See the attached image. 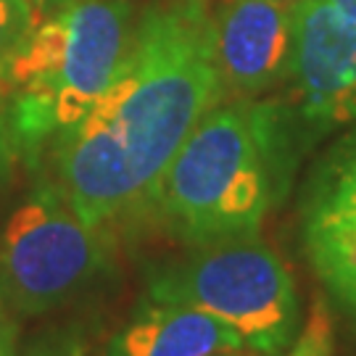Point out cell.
Segmentation results:
<instances>
[{"instance_id": "52a82bcc", "label": "cell", "mask_w": 356, "mask_h": 356, "mask_svg": "<svg viewBox=\"0 0 356 356\" xmlns=\"http://www.w3.org/2000/svg\"><path fill=\"white\" fill-rule=\"evenodd\" d=\"M211 19L225 101L261 98L288 79L293 6L280 0H222Z\"/></svg>"}, {"instance_id": "9a60e30c", "label": "cell", "mask_w": 356, "mask_h": 356, "mask_svg": "<svg viewBox=\"0 0 356 356\" xmlns=\"http://www.w3.org/2000/svg\"><path fill=\"white\" fill-rule=\"evenodd\" d=\"M29 3V8H32V13H35V22H40V19H45V16H51L56 8H61V6H66L69 0H26Z\"/></svg>"}, {"instance_id": "4fadbf2b", "label": "cell", "mask_w": 356, "mask_h": 356, "mask_svg": "<svg viewBox=\"0 0 356 356\" xmlns=\"http://www.w3.org/2000/svg\"><path fill=\"white\" fill-rule=\"evenodd\" d=\"M16 159H19V143H16V135H13L8 95H6V90L0 88V191L11 179Z\"/></svg>"}, {"instance_id": "ac0fdd59", "label": "cell", "mask_w": 356, "mask_h": 356, "mask_svg": "<svg viewBox=\"0 0 356 356\" xmlns=\"http://www.w3.org/2000/svg\"><path fill=\"white\" fill-rule=\"evenodd\" d=\"M327 3H332L335 8H341L343 13H348V16L356 19V0H327Z\"/></svg>"}, {"instance_id": "5b68a950", "label": "cell", "mask_w": 356, "mask_h": 356, "mask_svg": "<svg viewBox=\"0 0 356 356\" xmlns=\"http://www.w3.org/2000/svg\"><path fill=\"white\" fill-rule=\"evenodd\" d=\"M108 267L101 229L88 227L58 182H40L0 232V282L22 317L69 306Z\"/></svg>"}, {"instance_id": "8fae6325", "label": "cell", "mask_w": 356, "mask_h": 356, "mask_svg": "<svg viewBox=\"0 0 356 356\" xmlns=\"http://www.w3.org/2000/svg\"><path fill=\"white\" fill-rule=\"evenodd\" d=\"M285 356H332V322L325 301L312 306L306 327Z\"/></svg>"}, {"instance_id": "277c9868", "label": "cell", "mask_w": 356, "mask_h": 356, "mask_svg": "<svg viewBox=\"0 0 356 356\" xmlns=\"http://www.w3.org/2000/svg\"><path fill=\"white\" fill-rule=\"evenodd\" d=\"M145 296L227 322L259 356L280 354L301 322L291 269L259 235L195 245L177 261L148 269Z\"/></svg>"}, {"instance_id": "30bf717a", "label": "cell", "mask_w": 356, "mask_h": 356, "mask_svg": "<svg viewBox=\"0 0 356 356\" xmlns=\"http://www.w3.org/2000/svg\"><path fill=\"white\" fill-rule=\"evenodd\" d=\"M35 13L26 0H0V82L35 29Z\"/></svg>"}, {"instance_id": "3957f363", "label": "cell", "mask_w": 356, "mask_h": 356, "mask_svg": "<svg viewBox=\"0 0 356 356\" xmlns=\"http://www.w3.org/2000/svg\"><path fill=\"white\" fill-rule=\"evenodd\" d=\"M135 26L129 0H69L40 19L0 82L19 156H38L101 101L122 69Z\"/></svg>"}, {"instance_id": "2e32d148", "label": "cell", "mask_w": 356, "mask_h": 356, "mask_svg": "<svg viewBox=\"0 0 356 356\" xmlns=\"http://www.w3.org/2000/svg\"><path fill=\"white\" fill-rule=\"evenodd\" d=\"M0 356H19L16 343H13V327H8L0 335Z\"/></svg>"}, {"instance_id": "8992f818", "label": "cell", "mask_w": 356, "mask_h": 356, "mask_svg": "<svg viewBox=\"0 0 356 356\" xmlns=\"http://www.w3.org/2000/svg\"><path fill=\"white\" fill-rule=\"evenodd\" d=\"M285 108L298 148L356 122V19L327 0L293 6Z\"/></svg>"}, {"instance_id": "9c48e42d", "label": "cell", "mask_w": 356, "mask_h": 356, "mask_svg": "<svg viewBox=\"0 0 356 356\" xmlns=\"http://www.w3.org/2000/svg\"><path fill=\"white\" fill-rule=\"evenodd\" d=\"M248 351L241 332L201 309L140 298L103 356H216Z\"/></svg>"}, {"instance_id": "ffe728a7", "label": "cell", "mask_w": 356, "mask_h": 356, "mask_svg": "<svg viewBox=\"0 0 356 356\" xmlns=\"http://www.w3.org/2000/svg\"><path fill=\"white\" fill-rule=\"evenodd\" d=\"M280 3H285V6H296L298 0H280Z\"/></svg>"}, {"instance_id": "6da1fadb", "label": "cell", "mask_w": 356, "mask_h": 356, "mask_svg": "<svg viewBox=\"0 0 356 356\" xmlns=\"http://www.w3.org/2000/svg\"><path fill=\"white\" fill-rule=\"evenodd\" d=\"M222 101L206 0L148 6L111 88L53 143L56 182L76 216L103 232L145 211L182 143Z\"/></svg>"}, {"instance_id": "7a4b0ae2", "label": "cell", "mask_w": 356, "mask_h": 356, "mask_svg": "<svg viewBox=\"0 0 356 356\" xmlns=\"http://www.w3.org/2000/svg\"><path fill=\"white\" fill-rule=\"evenodd\" d=\"M298 153L280 103L227 98L182 143L148 211L188 248L254 238L288 188Z\"/></svg>"}, {"instance_id": "ba28073f", "label": "cell", "mask_w": 356, "mask_h": 356, "mask_svg": "<svg viewBox=\"0 0 356 356\" xmlns=\"http://www.w3.org/2000/svg\"><path fill=\"white\" fill-rule=\"evenodd\" d=\"M304 245L319 280L356 269V132L338 143L309 179L301 206Z\"/></svg>"}, {"instance_id": "5bb4252c", "label": "cell", "mask_w": 356, "mask_h": 356, "mask_svg": "<svg viewBox=\"0 0 356 356\" xmlns=\"http://www.w3.org/2000/svg\"><path fill=\"white\" fill-rule=\"evenodd\" d=\"M327 291L338 298V304L346 309V314H351V319L356 322V269L341 280H335L332 285H327Z\"/></svg>"}, {"instance_id": "e0dca14e", "label": "cell", "mask_w": 356, "mask_h": 356, "mask_svg": "<svg viewBox=\"0 0 356 356\" xmlns=\"http://www.w3.org/2000/svg\"><path fill=\"white\" fill-rule=\"evenodd\" d=\"M8 319H6V291H3V282H0V335L8 330Z\"/></svg>"}, {"instance_id": "d6986e66", "label": "cell", "mask_w": 356, "mask_h": 356, "mask_svg": "<svg viewBox=\"0 0 356 356\" xmlns=\"http://www.w3.org/2000/svg\"><path fill=\"white\" fill-rule=\"evenodd\" d=\"M216 356H259V354H245V351H232V354H216Z\"/></svg>"}, {"instance_id": "7c38bea8", "label": "cell", "mask_w": 356, "mask_h": 356, "mask_svg": "<svg viewBox=\"0 0 356 356\" xmlns=\"http://www.w3.org/2000/svg\"><path fill=\"white\" fill-rule=\"evenodd\" d=\"M19 356H88V348L74 327H48L38 332Z\"/></svg>"}]
</instances>
